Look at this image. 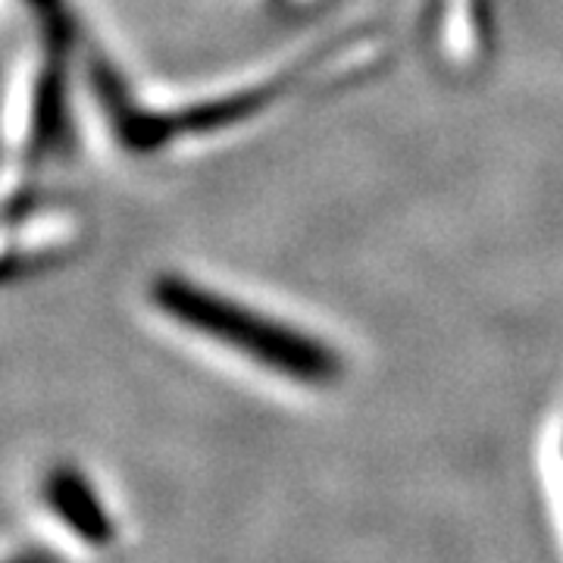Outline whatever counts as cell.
Listing matches in <instances>:
<instances>
[{
    "mask_svg": "<svg viewBox=\"0 0 563 563\" xmlns=\"http://www.w3.org/2000/svg\"><path fill=\"white\" fill-rule=\"evenodd\" d=\"M44 501L54 510V517L69 532H76L81 542L107 544L113 539V523L103 510L101 498L79 470H69V466L51 470L44 479Z\"/></svg>",
    "mask_w": 563,
    "mask_h": 563,
    "instance_id": "obj_3",
    "label": "cell"
},
{
    "mask_svg": "<svg viewBox=\"0 0 563 563\" xmlns=\"http://www.w3.org/2000/svg\"><path fill=\"white\" fill-rule=\"evenodd\" d=\"M151 307L169 325L282 383L325 388L344 376L342 354L332 344L220 285L166 273L151 285Z\"/></svg>",
    "mask_w": 563,
    "mask_h": 563,
    "instance_id": "obj_1",
    "label": "cell"
},
{
    "mask_svg": "<svg viewBox=\"0 0 563 563\" xmlns=\"http://www.w3.org/2000/svg\"><path fill=\"white\" fill-rule=\"evenodd\" d=\"M10 563H57L54 558H47V554H38V551H25L22 558H13Z\"/></svg>",
    "mask_w": 563,
    "mask_h": 563,
    "instance_id": "obj_4",
    "label": "cell"
},
{
    "mask_svg": "<svg viewBox=\"0 0 563 563\" xmlns=\"http://www.w3.org/2000/svg\"><path fill=\"white\" fill-rule=\"evenodd\" d=\"M420 16L448 66L473 69L492 44V0H426Z\"/></svg>",
    "mask_w": 563,
    "mask_h": 563,
    "instance_id": "obj_2",
    "label": "cell"
}]
</instances>
